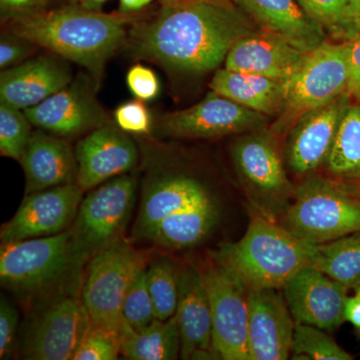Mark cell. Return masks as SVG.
<instances>
[{
	"instance_id": "33",
	"label": "cell",
	"mask_w": 360,
	"mask_h": 360,
	"mask_svg": "<svg viewBox=\"0 0 360 360\" xmlns=\"http://www.w3.org/2000/svg\"><path fill=\"white\" fill-rule=\"evenodd\" d=\"M146 266L135 276L123 302V321L134 330L148 328L156 319L155 305L148 290Z\"/></svg>"
},
{
	"instance_id": "34",
	"label": "cell",
	"mask_w": 360,
	"mask_h": 360,
	"mask_svg": "<svg viewBox=\"0 0 360 360\" xmlns=\"http://www.w3.org/2000/svg\"><path fill=\"white\" fill-rule=\"evenodd\" d=\"M122 348L120 333L90 321L73 360H115Z\"/></svg>"
},
{
	"instance_id": "31",
	"label": "cell",
	"mask_w": 360,
	"mask_h": 360,
	"mask_svg": "<svg viewBox=\"0 0 360 360\" xmlns=\"http://www.w3.org/2000/svg\"><path fill=\"white\" fill-rule=\"evenodd\" d=\"M291 354L295 359H354L352 354L335 342L328 331L300 323H295Z\"/></svg>"
},
{
	"instance_id": "19",
	"label": "cell",
	"mask_w": 360,
	"mask_h": 360,
	"mask_svg": "<svg viewBox=\"0 0 360 360\" xmlns=\"http://www.w3.org/2000/svg\"><path fill=\"white\" fill-rule=\"evenodd\" d=\"M34 127L60 137H71L105 124L106 115L84 84H73L26 108Z\"/></svg>"
},
{
	"instance_id": "35",
	"label": "cell",
	"mask_w": 360,
	"mask_h": 360,
	"mask_svg": "<svg viewBox=\"0 0 360 360\" xmlns=\"http://www.w3.org/2000/svg\"><path fill=\"white\" fill-rule=\"evenodd\" d=\"M311 20L345 41V15L349 0H296Z\"/></svg>"
},
{
	"instance_id": "20",
	"label": "cell",
	"mask_w": 360,
	"mask_h": 360,
	"mask_svg": "<svg viewBox=\"0 0 360 360\" xmlns=\"http://www.w3.org/2000/svg\"><path fill=\"white\" fill-rule=\"evenodd\" d=\"M305 56L278 35L258 30L236 42L225 58L224 68L288 82Z\"/></svg>"
},
{
	"instance_id": "16",
	"label": "cell",
	"mask_w": 360,
	"mask_h": 360,
	"mask_svg": "<svg viewBox=\"0 0 360 360\" xmlns=\"http://www.w3.org/2000/svg\"><path fill=\"white\" fill-rule=\"evenodd\" d=\"M347 92L321 108L300 116L288 137L285 158L295 174H312L326 165L336 132L350 105Z\"/></svg>"
},
{
	"instance_id": "27",
	"label": "cell",
	"mask_w": 360,
	"mask_h": 360,
	"mask_svg": "<svg viewBox=\"0 0 360 360\" xmlns=\"http://www.w3.org/2000/svg\"><path fill=\"white\" fill-rule=\"evenodd\" d=\"M120 354L132 360H174L180 356V335L175 314L167 321L156 319L148 328H122Z\"/></svg>"
},
{
	"instance_id": "48",
	"label": "cell",
	"mask_w": 360,
	"mask_h": 360,
	"mask_svg": "<svg viewBox=\"0 0 360 360\" xmlns=\"http://www.w3.org/2000/svg\"><path fill=\"white\" fill-rule=\"evenodd\" d=\"M47 0H35V4H44Z\"/></svg>"
},
{
	"instance_id": "28",
	"label": "cell",
	"mask_w": 360,
	"mask_h": 360,
	"mask_svg": "<svg viewBox=\"0 0 360 360\" xmlns=\"http://www.w3.org/2000/svg\"><path fill=\"white\" fill-rule=\"evenodd\" d=\"M310 266L347 286L360 284V231L321 245H311Z\"/></svg>"
},
{
	"instance_id": "25",
	"label": "cell",
	"mask_w": 360,
	"mask_h": 360,
	"mask_svg": "<svg viewBox=\"0 0 360 360\" xmlns=\"http://www.w3.org/2000/svg\"><path fill=\"white\" fill-rule=\"evenodd\" d=\"M212 91L266 116L285 108L288 82L220 68L210 84Z\"/></svg>"
},
{
	"instance_id": "41",
	"label": "cell",
	"mask_w": 360,
	"mask_h": 360,
	"mask_svg": "<svg viewBox=\"0 0 360 360\" xmlns=\"http://www.w3.org/2000/svg\"><path fill=\"white\" fill-rule=\"evenodd\" d=\"M360 32V0H349L345 15V41Z\"/></svg>"
},
{
	"instance_id": "10",
	"label": "cell",
	"mask_w": 360,
	"mask_h": 360,
	"mask_svg": "<svg viewBox=\"0 0 360 360\" xmlns=\"http://www.w3.org/2000/svg\"><path fill=\"white\" fill-rule=\"evenodd\" d=\"M348 70L347 41H324L305 56L302 65L288 82L286 111L298 120L307 111L321 108L347 92Z\"/></svg>"
},
{
	"instance_id": "14",
	"label": "cell",
	"mask_w": 360,
	"mask_h": 360,
	"mask_svg": "<svg viewBox=\"0 0 360 360\" xmlns=\"http://www.w3.org/2000/svg\"><path fill=\"white\" fill-rule=\"evenodd\" d=\"M295 323L333 333L345 322V307L349 288L321 270L307 265L283 288Z\"/></svg>"
},
{
	"instance_id": "36",
	"label": "cell",
	"mask_w": 360,
	"mask_h": 360,
	"mask_svg": "<svg viewBox=\"0 0 360 360\" xmlns=\"http://www.w3.org/2000/svg\"><path fill=\"white\" fill-rule=\"evenodd\" d=\"M116 124L127 134H148L151 129V115L141 99L120 104L115 111Z\"/></svg>"
},
{
	"instance_id": "11",
	"label": "cell",
	"mask_w": 360,
	"mask_h": 360,
	"mask_svg": "<svg viewBox=\"0 0 360 360\" xmlns=\"http://www.w3.org/2000/svg\"><path fill=\"white\" fill-rule=\"evenodd\" d=\"M266 122V115L248 110L212 90L195 105L163 116L160 127L169 136L213 139L262 130Z\"/></svg>"
},
{
	"instance_id": "29",
	"label": "cell",
	"mask_w": 360,
	"mask_h": 360,
	"mask_svg": "<svg viewBox=\"0 0 360 360\" xmlns=\"http://www.w3.org/2000/svg\"><path fill=\"white\" fill-rule=\"evenodd\" d=\"M326 167L338 180L360 176V105H349L345 111Z\"/></svg>"
},
{
	"instance_id": "2",
	"label": "cell",
	"mask_w": 360,
	"mask_h": 360,
	"mask_svg": "<svg viewBox=\"0 0 360 360\" xmlns=\"http://www.w3.org/2000/svg\"><path fill=\"white\" fill-rule=\"evenodd\" d=\"M125 14H106L90 8L65 6L13 16L14 37L87 68L96 77L127 40Z\"/></svg>"
},
{
	"instance_id": "45",
	"label": "cell",
	"mask_w": 360,
	"mask_h": 360,
	"mask_svg": "<svg viewBox=\"0 0 360 360\" xmlns=\"http://www.w3.org/2000/svg\"><path fill=\"white\" fill-rule=\"evenodd\" d=\"M341 188L360 200V176L354 179L335 180Z\"/></svg>"
},
{
	"instance_id": "40",
	"label": "cell",
	"mask_w": 360,
	"mask_h": 360,
	"mask_svg": "<svg viewBox=\"0 0 360 360\" xmlns=\"http://www.w3.org/2000/svg\"><path fill=\"white\" fill-rule=\"evenodd\" d=\"M25 40L2 37L0 41V68L2 70L11 68L30 53V49L25 44Z\"/></svg>"
},
{
	"instance_id": "4",
	"label": "cell",
	"mask_w": 360,
	"mask_h": 360,
	"mask_svg": "<svg viewBox=\"0 0 360 360\" xmlns=\"http://www.w3.org/2000/svg\"><path fill=\"white\" fill-rule=\"evenodd\" d=\"M277 224L310 245L329 243L360 231V200L335 180L310 175Z\"/></svg>"
},
{
	"instance_id": "42",
	"label": "cell",
	"mask_w": 360,
	"mask_h": 360,
	"mask_svg": "<svg viewBox=\"0 0 360 360\" xmlns=\"http://www.w3.org/2000/svg\"><path fill=\"white\" fill-rule=\"evenodd\" d=\"M354 290V295L347 296L345 302V317L360 335V284Z\"/></svg>"
},
{
	"instance_id": "44",
	"label": "cell",
	"mask_w": 360,
	"mask_h": 360,
	"mask_svg": "<svg viewBox=\"0 0 360 360\" xmlns=\"http://www.w3.org/2000/svg\"><path fill=\"white\" fill-rule=\"evenodd\" d=\"M153 0H120V13L127 14L141 11Z\"/></svg>"
},
{
	"instance_id": "12",
	"label": "cell",
	"mask_w": 360,
	"mask_h": 360,
	"mask_svg": "<svg viewBox=\"0 0 360 360\" xmlns=\"http://www.w3.org/2000/svg\"><path fill=\"white\" fill-rule=\"evenodd\" d=\"M77 182L25 195L13 219L2 225L1 243L44 238L68 231L84 200Z\"/></svg>"
},
{
	"instance_id": "26",
	"label": "cell",
	"mask_w": 360,
	"mask_h": 360,
	"mask_svg": "<svg viewBox=\"0 0 360 360\" xmlns=\"http://www.w3.org/2000/svg\"><path fill=\"white\" fill-rule=\"evenodd\" d=\"M219 210L212 196L169 215L153 229L148 241L172 250L200 245L219 221Z\"/></svg>"
},
{
	"instance_id": "7",
	"label": "cell",
	"mask_w": 360,
	"mask_h": 360,
	"mask_svg": "<svg viewBox=\"0 0 360 360\" xmlns=\"http://www.w3.org/2000/svg\"><path fill=\"white\" fill-rule=\"evenodd\" d=\"M146 265L143 253L123 238L94 255L89 262L82 291L90 321L122 333L125 296Z\"/></svg>"
},
{
	"instance_id": "6",
	"label": "cell",
	"mask_w": 360,
	"mask_h": 360,
	"mask_svg": "<svg viewBox=\"0 0 360 360\" xmlns=\"http://www.w3.org/2000/svg\"><path fill=\"white\" fill-rule=\"evenodd\" d=\"M232 158L251 207L277 221L295 200L296 187L274 136L257 130L245 135L232 148Z\"/></svg>"
},
{
	"instance_id": "32",
	"label": "cell",
	"mask_w": 360,
	"mask_h": 360,
	"mask_svg": "<svg viewBox=\"0 0 360 360\" xmlns=\"http://www.w3.org/2000/svg\"><path fill=\"white\" fill-rule=\"evenodd\" d=\"M32 122L25 111L9 104L0 103V153L21 160L32 136Z\"/></svg>"
},
{
	"instance_id": "24",
	"label": "cell",
	"mask_w": 360,
	"mask_h": 360,
	"mask_svg": "<svg viewBox=\"0 0 360 360\" xmlns=\"http://www.w3.org/2000/svg\"><path fill=\"white\" fill-rule=\"evenodd\" d=\"M25 195L77 182V160L70 144L47 131L33 132L20 160Z\"/></svg>"
},
{
	"instance_id": "21",
	"label": "cell",
	"mask_w": 360,
	"mask_h": 360,
	"mask_svg": "<svg viewBox=\"0 0 360 360\" xmlns=\"http://www.w3.org/2000/svg\"><path fill=\"white\" fill-rule=\"evenodd\" d=\"M258 28L274 33L304 53L326 40V30L296 0H231Z\"/></svg>"
},
{
	"instance_id": "47",
	"label": "cell",
	"mask_w": 360,
	"mask_h": 360,
	"mask_svg": "<svg viewBox=\"0 0 360 360\" xmlns=\"http://www.w3.org/2000/svg\"><path fill=\"white\" fill-rule=\"evenodd\" d=\"M165 2H186L200 1V0H163ZM205 1L222 2V4H231V0H205Z\"/></svg>"
},
{
	"instance_id": "43",
	"label": "cell",
	"mask_w": 360,
	"mask_h": 360,
	"mask_svg": "<svg viewBox=\"0 0 360 360\" xmlns=\"http://www.w3.org/2000/svg\"><path fill=\"white\" fill-rule=\"evenodd\" d=\"M34 4L35 0H0L2 13L13 16L30 13Z\"/></svg>"
},
{
	"instance_id": "23",
	"label": "cell",
	"mask_w": 360,
	"mask_h": 360,
	"mask_svg": "<svg viewBox=\"0 0 360 360\" xmlns=\"http://www.w3.org/2000/svg\"><path fill=\"white\" fill-rule=\"evenodd\" d=\"M70 68L52 56L30 59L0 75V101L25 110L70 85Z\"/></svg>"
},
{
	"instance_id": "37",
	"label": "cell",
	"mask_w": 360,
	"mask_h": 360,
	"mask_svg": "<svg viewBox=\"0 0 360 360\" xmlns=\"http://www.w3.org/2000/svg\"><path fill=\"white\" fill-rule=\"evenodd\" d=\"M127 84L135 98L142 101H151L160 94V80L155 71L148 66H132L127 75Z\"/></svg>"
},
{
	"instance_id": "1",
	"label": "cell",
	"mask_w": 360,
	"mask_h": 360,
	"mask_svg": "<svg viewBox=\"0 0 360 360\" xmlns=\"http://www.w3.org/2000/svg\"><path fill=\"white\" fill-rule=\"evenodd\" d=\"M258 30L232 2H165L155 18L134 26L130 42L142 58L203 73L217 70L236 42Z\"/></svg>"
},
{
	"instance_id": "9",
	"label": "cell",
	"mask_w": 360,
	"mask_h": 360,
	"mask_svg": "<svg viewBox=\"0 0 360 360\" xmlns=\"http://www.w3.org/2000/svg\"><path fill=\"white\" fill-rule=\"evenodd\" d=\"M212 314L213 347L220 359L248 357V288L217 258L200 269Z\"/></svg>"
},
{
	"instance_id": "30",
	"label": "cell",
	"mask_w": 360,
	"mask_h": 360,
	"mask_svg": "<svg viewBox=\"0 0 360 360\" xmlns=\"http://www.w3.org/2000/svg\"><path fill=\"white\" fill-rule=\"evenodd\" d=\"M146 276L156 319L167 321L176 312L179 303V271L169 258L160 257L148 264Z\"/></svg>"
},
{
	"instance_id": "39",
	"label": "cell",
	"mask_w": 360,
	"mask_h": 360,
	"mask_svg": "<svg viewBox=\"0 0 360 360\" xmlns=\"http://www.w3.org/2000/svg\"><path fill=\"white\" fill-rule=\"evenodd\" d=\"M347 47L349 78L347 92L348 96L360 101V32L352 39L345 40Z\"/></svg>"
},
{
	"instance_id": "13",
	"label": "cell",
	"mask_w": 360,
	"mask_h": 360,
	"mask_svg": "<svg viewBox=\"0 0 360 360\" xmlns=\"http://www.w3.org/2000/svg\"><path fill=\"white\" fill-rule=\"evenodd\" d=\"M90 321L82 300L59 298L33 321L25 342L26 359L73 360Z\"/></svg>"
},
{
	"instance_id": "3",
	"label": "cell",
	"mask_w": 360,
	"mask_h": 360,
	"mask_svg": "<svg viewBox=\"0 0 360 360\" xmlns=\"http://www.w3.org/2000/svg\"><path fill=\"white\" fill-rule=\"evenodd\" d=\"M311 245L251 207L248 231L236 243H224L212 257L226 265L248 290H283L309 265Z\"/></svg>"
},
{
	"instance_id": "38",
	"label": "cell",
	"mask_w": 360,
	"mask_h": 360,
	"mask_svg": "<svg viewBox=\"0 0 360 360\" xmlns=\"http://www.w3.org/2000/svg\"><path fill=\"white\" fill-rule=\"evenodd\" d=\"M18 312L6 298L0 302V359H6L15 347L18 326Z\"/></svg>"
},
{
	"instance_id": "46",
	"label": "cell",
	"mask_w": 360,
	"mask_h": 360,
	"mask_svg": "<svg viewBox=\"0 0 360 360\" xmlns=\"http://www.w3.org/2000/svg\"><path fill=\"white\" fill-rule=\"evenodd\" d=\"M82 1L84 2V6H86L90 8V7L103 4L104 2L108 1V0H82Z\"/></svg>"
},
{
	"instance_id": "5",
	"label": "cell",
	"mask_w": 360,
	"mask_h": 360,
	"mask_svg": "<svg viewBox=\"0 0 360 360\" xmlns=\"http://www.w3.org/2000/svg\"><path fill=\"white\" fill-rule=\"evenodd\" d=\"M84 264L70 229L44 238L1 243L0 248L2 286L20 295L46 290Z\"/></svg>"
},
{
	"instance_id": "8",
	"label": "cell",
	"mask_w": 360,
	"mask_h": 360,
	"mask_svg": "<svg viewBox=\"0 0 360 360\" xmlns=\"http://www.w3.org/2000/svg\"><path fill=\"white\" fill-rule=\"evenodd\" d=\"M135 187L134 177L123 174L91 189L82 200L70 229L84 264L122 238L134 207Z\"/></svg>"
},
{
	"instance_id": "15",
	"label": "cell",
	"mask_w": 360,
	"mask_h": 360,
	"mask_svg": "<svg viewBox=\"0 0 360 360\" xmlns=\"http://www.w3.org/2000/svg\"><path fill=\"white\" fill-rule=\"evenodd\" d=\"M250 360H286L292 350L295 321L283 290H248Z\"/></svg>"
},
{
	"instance_id": "17",
	"label": "cell",
	"mask_w": 360,
	"mask_h": 360,
	"mask_svg": "<svg viewBox=\"0 0 360 360\" xmlns=\"http://www.w3.org/2000/svg\"><path fill=\"white\" fill-rule=\"evenodd\" d=\"M75 151L77 182L84 191L127 174L139 160L134 141L120 127L108 123L91 130L78 142Z\"/></svg>"
},
{
	"instance_id": "22",
	"label": "cell",
	"mask_w": 360,
	"mask_h": 360,
	"mask_svg": "<svg viewBox=\"0 0 360 360\" xmlns=\"http://www.w3.org/2000/svg\"><path fill=\"white\" fill-rule=\"evenodd\" d=\"M210 196L212 194L200 181L187 175L163 174L151 177L142 193L134 238L148 240L162 220Z\"/></svg>"
},
{
	"instance_id": "18",
	"label": "cell",
	"mask_w": 360,
	"mask_h": 360,
	"mask_svg": "<svg viewBox=\"0 0 360 360\" xmlns=\"http://www.w3.org/2000/svg\"><path fill=\"white\" fill-rule=\"evenodd\" d=\"M175 316L182 359H220L213 347L212 314L200 269L179 272V303Z\"/></svg>"
}]
</instances>
